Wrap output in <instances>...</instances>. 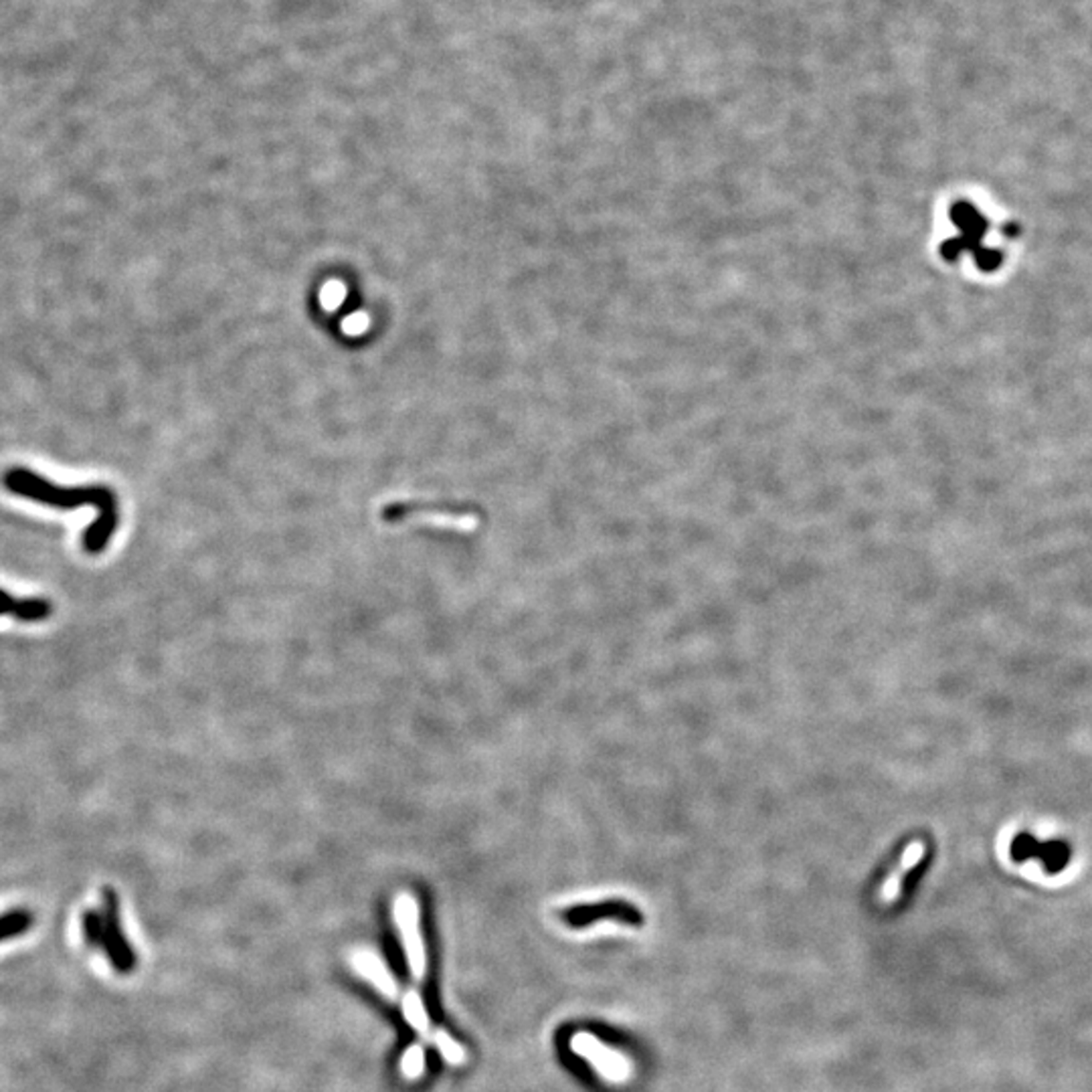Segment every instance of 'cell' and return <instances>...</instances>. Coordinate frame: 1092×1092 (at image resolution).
<instances>
[{
    "label": "cell",
    "mask_w": 1092,
    "mask_h": 1092,
    "mask_svg": "<svg viewBox=\"0 0 1092 1092\" xmlns=\"http://www.w3.org/2000/svg\"><path fill=\"white\" fill-rule=\"evenodd\" d=\"M342 298H345V290H342L340 284H336V282L328 284L322 292V304L326 308H336L338 304H342Z\"/></svg>",
    "instance_id": "5bb4252c"
},
{
    "label": "cell",
    "mask_w": 1092,
    "mask_h": 1092,
    "mask_svg": "<svg viewBox=\"0 0 1092 1092\" xmlns=\"http://www.w3.org/2000/svg\"><path fill=\"white\" fill-rule=\"evenodd\" d=\"M367 322H368V320L365 318V314H361V316H358V318H356V316H352V318H348V320H347V330H348L350 334H358V332H363V328L367 326Z\"/></svg>",
    "instance_id": "9a60e30c"
},
{
    "label": "cell",
    "mask_w": 1092,
    "mask_h": 1092,
    "mask_svg": "<svg viewBox=\"0 0 1092 1092\" xmlns=\"http://www.w3.org/2000/svg\"><path fill=\"white\" fill-rule=\"evenodd\" d=\"M569 1048L573 1054L583 1058L605 1083L623 1084L631 1079L633 1064L630 1063V1058L617 1048L607 1046L597 1036L589 1032H576L569 1040Z\"/></svg>",
    "instance_id": "6da1fadb"
},
{
    "label": "cell",
    "mask_w": 1092,
    "mask_h": 1092,
    "mask_svg": "<svg viewBox=\"0 0 1092 1092\" xmlns=\"http://www.w3.org/2000/svg\"><path fill=\"white\" fill-rule=\"evenodd\" d=\"M431 1042L449 1066H461L465 1063V1050L445 1032V1029H435L431 1034Z\"/></svg>",
    "instance_id": "7c38bea8"
},
{
    "label": "cell",
    "mask_w": 1092,
    "mask_h": 1092,
    "mask_svg": "<svg viewBox=\"0 0 1092 1092\" xmlns=\"http://www.w3.org/2000/svg\"><path fill=\"white\" fill-rule=\"evenodd\" d=\"M425 1063H427V1054L425 1048L421 1046V1044H411V1046L403 1052L401 1056V1074L403 1079L407 1081H417L424 1076L425 1072Z\"/></svg>",
    "instance_id": "8fae6325"
},
{
    "label": "cell",
    "mask_w": 1092,
    "mask_h": 1092,
    "mask_svg": "<svg viewBox=\"0 0 1092 1092\" xmlns=\"http://www.w3.org/2000/svg\"><path fill=\"white\" fill-rule=\"evenodd\" d=\"M82 932L89 949H102L104 943V918L102 911L87 909L82 914Z\"/></svg>",
    "instance_id": "4fadbf2b"
},
{
    "label": "cell",
    "mask_w": 1092,
    "mask_h": 1092,
    "mask_svg": "<svg viewBox=\"0 0 1092 1092\" xmlns=\"http://www.w3.org/2000/svg\"><path fill=\"white\" fill-rule=\"evenodd\" d=\"M35 925V916L27 909H12L0 914V943L21 937Z\"/></svg>",
    "instance_id": "30bf717a"
},
{
    "label": "cell",
    "mask_w": 1092,
    "mask_h": 1092,
    "mask_svg": "<svg viewBox=\"0 0 1092 1092\" xmlns=\"http://www.w3.org/2000/svg\"><path fill=\"white\" fill-rule=\"evenodd\" d=\"M401 1007H403V1018L407 1022L419 1036L427 1038L431 1034V1022H429V1013L425 1007L424 997L417 989H407L401 997Z\"/></svg>",
    "instance_id": "9c48e42d"
},
{
    "label": "cell",
    "mask_w": 1092,
    "mask_h": 1092,
    "mask_svg": "<svg viewBox=\"0 0 1092 1092\" xmlns=\"http://www.w3.org/2000/svg\"><path fill=\"white\" fill-rule=\"evenodd\" d=\"M53 613L51 601L41 597L14 599L7 591L0 589V615H12L21 621H43Z\"/></svg>",
    "instance_id": "ba28073f"
},
{
    "label": "cell",
    "mask_w": 1092,
    "mask_h": 1092,
    "mask_svg": "<svg viewBox=\"0 0 1092 1092\" xmlns=\"http://www.w3.org/2000/svg\"><path fill=\"white\" fill-rule=\"evenodd\" d=\"M925 856H927V844H925L923 839H914L913 844H909L907 848H904L896 870H894V872L891 874V876H888V878L884 880V884H882V891H880L882 902L891 904V902H894V900L900 896L904 878H907L909 874L920 864V860H923Z\"/></svg>",
    "instance_id": "8992f818"
},
{
    "label": "cell",
    "mask_w": 1092,
    "mask_h": 1092,
    "mask_svg": "<svg viewBox=\"0 0 1092 1092\" xmlns=\"http://www.w3.org/2000/svg\"><path fill=\"white\" fill-rule=\"evenodd\" d=\"M383 520L388 524L431 520L437 526L458 528V530H472L478 524V518L470 512H451V510H443V508L417 506V504L386 506L383 512Z\"/></svg>",
    "instance_id": "277c9868"
},
{
    "label": "cell",
    "mask_w": 1092,
    "mask_h": 1092,
    "mask_svg": "<svg viewBox=\"0 0 1092 1092\" xmlns=\"http://www.w3.org/2000/svg\"><path fill=\"white\" fill-rule=\"evenodd\" d=\"M393 914L399 931V939L403 945V953L407 957L409 971L413 979L421 981L427 975V953H425L424 932H421V918L415 896L409 893H399L393 904Z\"/></svg>",
    "instance_id": "3957f363"
},
{
    "label": "cell",
    "mask_w": 1092,
    "mask_h": 1092,
    "mask_svg": "<svg viewBox=\"0 0 1092 1092\" xmlns=\"http://www.w3.org/2000/svg\"><path fill=\"white\" fill-rule=\"evenodd\" d=\"M350 967L352 971L363 977L368 986H372L386 1000H399V986L397 979L388 970L386 963L370 949H356L350 953Z\"/></svg>",
    "instance_id": "5b68a950"
},
{
    "label": "cell",
    "mask_w": 1092,
    "mask_h": 1092,
    "mask_svg": "<svg viewBox=\"0 0 1092 1092\" xmlns=\"http://www.w3.org/2000/svg\"><path fill=\"white\" fill-rule=\"evenodd\" d=\"M569 918L573 923H597V920H619V923H626V925H637L639 923V913L630 907V904H623V902H605V904H595V907H579L569 913Z\"/></svg>",
    "instance_id": "52a82bcc"
},
{
    "label": "cell",
    "mask_w": 1092,
    "mask_h": 1092,
    "mask_svg": "<svg viewBox=\"0 0 1092 1092\" xmlns=\"http://www.w3.org/2000/svg\"><path fill=\"white\" fill-rule=\"evenodd\" d=\"M102 918H104V943L102 951L120 975H130L138 967V955L128 941L122 925L120 898L114 888H104L102 893Z\"/></svg>",
    "instance_id": "7a4b0ae2"
}]
</instances>
